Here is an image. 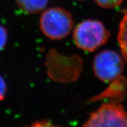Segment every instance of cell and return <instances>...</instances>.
Wrapping results in <instances>:
<instances>
[{"label": "cell", "mask_w": 127, "mask_h": 127, "mask_svg": "<svg viewBox=\"0 0 127 127\" xmlns=\"http://www.w3.org/2000/svg\"><path fill=\"white\" fill-rule=\"evenodd\" d=\"M6 92V85L5 80L0 76V101L5 98Z\"/></svg>", "instance_id": "cell-10"}, {"label": "cell", "mask_w": 127, "mask_h": 127, "mask_svg": "<svg viewBox=\"0 0 127 127\" xmlns=\"http://www.w3.org/2000/svg\"><path fill=\"white\" fill-rule=\"evenodd\" d=\"M79 1H83V0H79Z\"/></svg>", "instance_id": "cell-11"}, {"label": "cell", "mask_w": 127, "mask_h": 127, "mask_svg": "<svg viewBox=\"0 0 127 127\" xmlns=\"http://www.w3.org/2000/svg\"><path fill=\"white\" fill-rule=\"evenodd\" d=\"M94 73L104 82L114 80L124 69V59L114 50H105L96 55L92 64Z\"/></svg>", "instance_id": "cell-4"}, {"label": "cell", "mask_w": 127, "mask_h": 127, "mask_svg": "<svg viewBox=\"0 0 127 127\" xmlns=\"http://www.w3.org/2000/svg\"><path fill=\"white\" fill-rule=\"evenodd\" d=\"M118 40L123 58L127 63V12L119 25Z\"/></svg>", "instance_id": "cell-6"}, {"label": "cell", "mask_w": 127, "mask_h": 127, "mask_svg": "<svg viewBox=\"0 0 127 127\" xmlns=\"http://www.w3.org/2000/svg\"><path fill=\"white\" fill-rule=\"evenodd\" d=\"M39 27L43 34L52 40L64 38L74 27L72 16L61 7H51L44 10L39 19Z\"/></svg>", "instance_id": "cell-2"}, {"label": "cell", "mask_w": 127, "mask_h": 127, "mask_svg": "<svg viewBox=\"0 0 127 127\" xmlns=\"http://www.w3.org/2000/svg\"><path fill=\"white\" fill-rule=\"evenodd\" d=\"M110 32L98 20L87 19L79 23L73 31L74 43L80 49L94 52L108 42Z\"/></svg>", "instance_id": "cell-1"}, {"label": "cell", "mask_w": 127, "mask_h": 127, "mask_svg": "<svg viewBox=\"0 0 127 127\" xmlns=\"http://www.w3.org/2000/svg\"><path fill=\"white\" fill-rule=\"evenodd\" d=\"M25 127H60L48 121H39Z\"/></svg>", "instance_id": "cell-9"}, {"label": "cell", "mask_w": 127, "mask_h": 127, "mask_svg": "<svg viewBox=\"0 0 127 127\" xmlns=\"http://www.w3.org/2000/svg\"><path fill=\"white\" fill-rule=\"evenodd\" d=\"M19 8L27 14H37L43 11L48 0H16Z\"/></svg>", "instance_id": "cell-5"}, {"label": "cell", "mask_w": 127, "mask_h": 127, "mask_svg": "<svg viewBox=\"0 0 127 127\" xmlns=\"http://www.w3.org/2000/svg\"><path fill=\"white\" fill-rule=\"evenodd\" d=\"M96 4L103 8H114L118 7L124 0H94Z\"/></svg>", "instance_id": "cell-7"}, {"label": "cell", "mask_w": 127, "mask_h": 127, "mask_svg": "<svg viewBox=\"0 0 127 127\" xmlns=\"http://www.w3.org/2000/svg\"><path fill=\"white\" fill-rule=\"evenodd\" d=\"M83 127H127V112L119 103H105L90 115Z\"/></svg>", "instance_id": "cell-3"}, {"label": "cell", "mask_w": 127, "mask_h": 127, "mask_svg": "<svg viewBox=\"0 0 127 127\" xmlns=\"http://www.w3.org/2000/svg\"><path fill=\"white\" fill-rule=\"evenodd\" d=\"M8 39L7 31L5 27L0 25V51L2 50L6 46Z\"/></svg>", "instance_id": "cell-8"}]
</instances>
